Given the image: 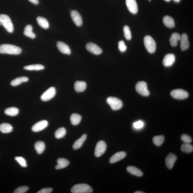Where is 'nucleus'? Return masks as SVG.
Listing matches in <instances>:
<instances>
[{
	"mask_svg": "<svg viewBox=\"0 0 193 193\" xmlns=\"http://www.w3.org/2000/svg\"><path fill=\"white\" fill-rule=\"evenodd\" d=\"M22 50L19 47L10 44H3L0 45V53L18 55Z\"/></svg>",
	"mask_w": 193,
	"mask_h": 193,
	"instance_id": "1",
	"label": "nucleus"
},
{
	"mask_svg": "<svg viewBox=\"0 0 193 193\" xmlns=\"http://www.w3.org/2000/svg\"><path fill=\"white\" fill-rule=\"evenodd\" d=\"M0 25H2L7 31L10 33L14 31L12 23L10 18L7 15H0Z\"/></svg>",
	"mask_w": 193,
	"mask_h": 193,
	"instance_id": "2",
	"label": "nucleus"
},
{
	"mask_svg": "<svg viewBox=\"0 0 193 193\" xmlns=\"http://www.w3.org/2000/svg\"><path fill=\"white\" fill-rule=\"evenodd\" d=\"M92 191L89 185L84 183L75 185L71 189V191L73 193H90Z\"/></svg>",
	"mask_w": 193,
	"mask_h": 193,
	"instance_id": "3",
	"label": "nucleus"
},
{
	"mask_svg": "<svg viewBox=\"0 0 193 193\" xmlns=\"http://www.w3.org/2000/svg\"><path fill=\"white\" fill-rule=\"evenodd\" d=\"M144 46L147 51L150 53L155 52L156 44L153 39L150 36H146L144 39Z\"/></svg>",
	"mask_w": 193,
	"mask_h": 193,
	"instance_id": "4",
	"label": "nucleus"
},
{
	"mask_svg": "<svg viewBox=\"0 0 193 193\" xmlns=\"http://www.w3.org/2000/svg\"><path fill=\"white\" fill-rule=\"evenodd\" d=\"M107 103L113 110H118L122 108L123 103L120 100L115 97H109L107 99Z\"/></svg>",
	"mask_w": 193,
	"mask_h": 193,
	"instance_id": "5",
	"label": "nucleus"
},
{
	"mask_svg": "<svg viewBox=\"0 0 193 193\" xmlns=\"http://www.w3.org/2000/svg\"><path fill=\"white\" fill-rule=\"evenodd\" d=\"M136 90L137 92L141 95L148 96L150 95L149 90L147 89V84L144 81L139 82L136 86Z\"/></svg>",
	"mask_w": 193,
	"mask_h": 193,
	"instance_id": "6",
	"label": "nucleus"
},
{
	"mask_svg": "<svg viewBox=\"0 0 193 193\" xmlns=\"http://www.w3.org/2000/svg\"><path fill=\"white\" fill-rule=\"evenodd\" d=\"M171 95L172 97L177 100L186 99L188 96V92L182 89H176L172 90Z\"/></svg>",
	"mask_w": 193,
	"mask_h": 193,
	"instance_id": "7",
	"label": "nucleus"
},
{
	"mask_svg": "<svg viewBox=\"0 0 193 193\" xmlns=\"http://www.w3.org/2000/svg\"><path fill=\"white\" fill-rule=\"evenodd\" d=\"M107 145L103 141H100L97 143L96 147L94 154L96 157H100L105 153Z\"/></svg>",
	"mask_w": 193,
	"mask_h": 193,
	"instance_id": "8",
	"label": "nucleus"
},
{
	"mask_svg": "<svg viewBox=\"0 0 193 193\" xmlns=\"http://www.w3.org/2000/svg\"><path fill=\"white\" fill-rule=\"evenodd\" d=\"M56 90L54 87H51L42 94L41 99L43 101H47L53 98L55 95Z\"/></svg>",
	"mask_w": 193,
	"mask_h": 193,
	"instance_id": "9",
	"label": "nucleus"
},
{
	"mask_svg": "<svg viewBox=\"0 0 193 193\" xmlns=\"http://www.w3.org/2000/svg\"><path fill=\"white\" fill-rule=\"evenodd\" d=\"M86 48L88 51L95 55H100L102 52L101 48L93 43H89L87 44Z\"/></svg>",
	"mask_w": 193,
	"mask_h": 193,
	"instance_id": "10",
	"label": "nucleus"
},
{
	"mask_svg": "<svg viewBox=\"0 0 193 193\" xmlns=\"http://www.w3.org/2000/svg\"><path fill=\"white\" fill-rule=\"evenodd\" d=\"M71 15L73 22L77 26H81L83 24V21L81 16L78 11L73 10L71 11Z\"/></svg>",
	"mask_w": 193,
	"mask_h": 193,
	"instance_id": "11",
	"label": "nucleus"
},
{
	"mask_svg": "<svg viewBox=\"0 0 193 193\" xmlns=\"http://www.w3.org/2000/svg\"><path fill=\"white\" fill-rule=\"evenodd\" d=\"M127 8L131 13L136 14L138 12V8L136 0H125Z\"/></svg>",
	"mask_w": 193,
	"mask_h": 193,
	"instance_id": "12",
	"label": "nucleus"
},
{
	"mask_svg": "<svg viewBox=\"0 0 193 193\" xmlns=\"http://www.w3.org/2000/svg\"><path fill=\"white\" fill-rule=\"evenodd\" d=\"M48 121L42 120L36 123L32 126V130L34 132H40L44 130L48 125Z\"/></svg>",
	"mask_w": 193,
	"mask_h": 193,
	"instance_id": "13",
	"label": "nucleus"
},
{
	"mask_svg": "<svg viewBox=\"0 0 193 193\" xmlns=\"http://www.w3.org/2000/svg\"><path fill=\"white\" fill-rule=\"evenodd\" d=\"M175 61V56L173 54H168L165 56L163 60L164 66L169 67L172 66Z\"/></svg>",
	"mask_w": 193,
	"mask_h": 193,
	"instance_id": "14",
	"label": "nucleus"
},
{
	"mask_svg": "<svg viewBox=\"0 0 193 193\" xmlns=\"http://www.w3.org/2000/svg\"><path fill=\"white\" fill-rule=\"evenodd\" d=\"M177 159V157L176 156L171 153L167 156L166 159L165 163L168 168L169 169L172 168Z\"/></svg>",
	"mask_w": 193,
	"mask_h": 193,
	"instance_id": "15",
	"label": "nucleus"
},
{
	"mask_svg": "<svg viewBox=\"0 0 193 193\" xmlns=\"http://www.w3.org/2000/svg\"><path fill=\"white\" fill-rule=\"evenodd\" d=\"M58 49L63 54L67 55H70L71 54V50L68 45L63 42L59 41L57 44Z\"/></svg>",
	"mask_w": 193,
	"mask_h": 193,
	"instance_id": "16",
	"label": "nucleus"
},
{
	"mask_svg": "<svg viewBox=\"0 0 193 193\" xmlns=\"http://www.w3.org/2000/svg\"><path fill=\"white\" fill-rule=\"evenodd\" d=\"M126 156V154L125 152L121 151L117 152L112 156L109 160L110 163H116L124 159Z\"/></svg>",
	"mask_w": 193,
	"mask_h": 193,
	"instance_id": "17",
	"label": "nucleus"
},
{
	"mask_svg": "<svg viewBox=\"0 0 193 193\" xmlns=\"http://www.w3.org/2000/svg\"><path fill=\"white\" fill-rule=\"evenodd\" d=\"M181 48L183 51L188 49L189 47V42L188 36L186 33H183L181 36Z\"/></svg>",
	"mask_w": 193,
	"mask_h": 193,
	"instance_id": "18",
	"label": "nucleus"
},
{
	"mask_svg": "<svg viewBox=\"0 0 193 193\" xmlns=\"http://www.w3.org/2000/svg\"><path fill=\"white\" fill-rule=\"evenodd\" d=\"M57 165L55 166V168L57 169H59L65 168L68 166L69 162L68 160L65 158H59L57 160Z\"/></svg>",
	"mask_w": 193,
	"mask_h": 193,
	"instance_id": "19",
	"label": "nucleus"
},
{
	"mask_svg": "<svg viewBox=\"0 0 193 193\" xmlns=\"http://www.w3.org/2000/svg\"><path fill=\"white\" fill-rule=\"evenodd\" d=\"M86 83L84 81H77L74 85V89L77 92H83L86 89Z\"/></svg>",
	"mask_w": 193,
	"mask_h": 193,
	"instance_id": "20",
	"label": "nucleus"
},
{
	"mask_svg": "<svg viewBox=\"0 0 193 193\" xmlns=\"http://www.w3.org/2000/svg\"><path fill=\"white\" fill-rule=\"evenodd\" d=\"M181 36L177 33H173L171 35L169 41L172 47H176L178 44V42L181 40Z\"/></svg>",
	"mask_w": 193,
	"mask_h": 193,
	"instance_id": "21",
	"label": "nucleus"
},
{
	"mask_svg": "<svg viewBox=\"0 0 193 193\" xmlns=\"http://www.w3.org/2000/svg\"><path fill=\"white\" fill-rule=\"evenodd\" d=\"M127 170L129 173L132 175L138 177H141L143 173L140 169L133 166H129L127 168Z\"/></svg>",
	"mask_w": 193,
	"mask_h": 193,
	"instance_id": "22",
	"label": "nucleus"
},
{
	"mask_svg": "<svg viewBox=\"0 0 193 193\" xmlns=\"http://www.w3.org/2000/svg\"><path fill=\"white\" fill-rule=\"evenodd\" d=\"M87 137L86 134H84L74 143L73 146V148L74 150H77L80 148L82 146L84 142L85 141Z\"/></svg>",
	"mask_w": 193,
	"mask_h": 193,
	"instance_id": "23",
	"label": "nucleus"
},
{
	"mask_svg": "<svg viewBox=\"0 0 193 193\" xmlns=\"http://www.w3.org/2000/svg\"><path fill=\"white\" fill-rule=\"evenodd\" d=\"M163 23L165 26L169 28H173L175 26V21L171 17L165 16L163 19Z\"/></svg>",
	"mask_w": 193,
	"mask_h": 193,
	"instance_id": "24",
	"label": "nucleus"
},
{
	"mask_svg": "<svg viewBox=\"0 0 193 193\" xmlns=\"http://www.w3.org/2000/svg\"><path fill=\"white\" fill-rule=\"evenodd\" d=\"M29 79L26 77H18L11 81V86H16L19 85L22 83L28 82Z\"/></svg>",
	"mask_w": 193,
	"mask_h": 193,
	"instance_id": "25",
	"label": "nucleus"
},
{
	"mask_svg": "<svg viewBox=\"0 0 193 193\" xmlns=\"http://www.w3.org/2000/svg\"><path fill=\"white\" fill-rule=\"evenodd\" d=\"M24 34L25 36L34 39L36 37V34L33 32V27L31 25H28L25 27L24 31Z\"/></svg>",
	"mask_w": 193,
	"mask_h": 193,
	"instance_id": "26",
	"label": "nucleus"
},
{
	"mask_svg": "<svg viewBox=\"0 0 193 193\" xmlns=\"http://www.w3.org/2000/svg\"><path fill=\"white\" fill-rule=\"evenodd\" d=\"M34 147L37 153L41 154L43 153L45 150V144L41 141H38L35 144Z\"/></svg>",
	"mask_w": 193,
	"mask_h": 193,
	"instance_id": "27",
	"label": "nucleus"
},
{
	"mask_svg": "<svg viewBox=\"0 0 193 193\" xmlns=\"http://www.w3.org/2000/svg\"><path fill=\"white\" fill-rule=\"evenodd\" d=\"M13 130V127L9 123H3L0 125V131L2 133L7 134L11 132Z\"/></svg>",
	"mask_w": 193,
	"mask_h": 193,
	"instance_id": "28",
	"label": "nucleus"
},
{
	"mask_svg": "<svg viewBox=\"0 0 193 193\" xmlns=\"http://www.w3.org/2000/svg\"><path fill=\"white\" fill-rule=\"evenodd\" d=\"M81 116L77 113H73L71 115L70 121L72 124L74 125H78L81 120Z\"/></svg>",
	"mask_w": 193,
	"mask_h": 193,
	"instance_id": "29",
	"label": "nucleus"
},
{
	"mask_svg": "<svg viewBox=\"0 0 193 193\" xmlns=\"http://www.w3.org/2000/svg\"><path fill=\"white\" fill-rule=\"evenodd\" d=\"M6 115L11 116H15L18 115L19 113V109L18 108L11 107L7 108L5 111Z\"/></svg>",
	"mask_w": 193,
	"mask_h": 193,
	"instance_id": "30",
	"label": "nucleus"
},
{
	"mask_svg": "<svg viewBox=\"0 0 193 193\" xmlns=\"http://www.w3.org/2000/svg\"><path fill=\"white\" fill-rule=\"evenodd\" d=\"M38 24L41 27L47 29L49 27V24L48 21L46 18L41 17H39L36 19Z\"/></svg>",
	"mask_w": 193,
	"mask_h": 193,
	"instance_id": "31",
	"label": "nucleus"
},
{
	"mask_svg": "<svg viewBox=\"0 0 193 193\" xmlns=\"http://www.w3.org/2000/svg\"><path fill=\"white\" fill-rule=\"evenodd\" d=\"M24 68L27 70L40 71L43 70L45 68V67L41 65L36 64L27 65L24 67Z\"/></svg>",
	"mask_w": 193,
	"mask_h": 193,
	"instance_id": "32",
	"label": "nucleus"
},
{
	"mask_svg": "<svg viewBox=\"0 0 193 193\" xmlns=\"http://www.w3.org/2000/svg\"><path fill=\"white\" fill-rule=\"evenodd\" d=\"M165 138L163 135L154 136L153 138V142L154 144L158 146H160L163 144Z\"/></svg>",
	"mask_w": 193,
	"mask_h": 193,
	"instance_id": "33",
	"label": "nucleus"
},
{
	"mask_svg": "<svg viewBox=\"0 0 193 193\" xmlns=\"http://www.w3.org/2000/svg\"><path fill=\"white\" fill-rule=\"evenodd\" d=\"M66 134V130L64 127H61L58 129L55 133V136L56 138L60 139L62 138L65 136Z\"/></svg>",
	"mask_w": 193,
	"mask_h": 193,
	"instance_id": "34",
	"label": "nucleus"
},
{
	"mask_svg": "<svg viewBox=\"0 0 193 193\" xmlns=\"http://www.w3.org/2000/svg\"><path fill=\"white\" fill-rule=\"evenodd\" d=\"M181 150L182 152H186V153H191L193 151V147L189 144L185 143L181 146Z\"/></svg>",
	"mask_w": 193,
	"mask_h": 193,
	"instance_id": "35",
	"label": "nucleus"
},
{
	"mask_svg": "<svg viewBox=\"0 0 193 193\" xmlns=\"http://www.w3.org/2000/svg\"><path fill=\"white\" fill-rule=\"evenodd\" d=\"M125 37L127 40H130L132 38V35L130 28L128 26H125L123 28Z\"/></svg>",
	"mask_w": 193,
	"mask_h": 193,
	"instance_id": "36",
	"label": "nucleus"
},
{
	"mask_svg": "<svg viewBox=\"0 0 193 193\" xmlns=\"http://www.w3.org/2000/svg\"><path fill=\"white\" fill-rule=\"evenodd\" d=\"M15 160L18 162L21 166L23 167H27V164L26 160L22 157H16L15 158Z\"/></svg>",
	"mask_w": 193,
	"mask_h": 193,
	"instance_id": "37",
	"label": "nucleus"
},
{
	"mask_svg": "<svg viewBox=\"0 0 193 193\" xmlns=\"http://www.w3.org/2000/svg\"><path fill=\"white\" fill-rule=\"evenodd\" d=\"M29 190L28 187L27 186H22L19 187L14 190V193H24Z\"/></svg>",
	"mask_w": 193,
	"mask_h": 193,
	"instance_id": "38",
	"label": "nucleus"
},
{
	"mask_svg": "<svg viewBox=\"0 0 193 193\" xmlns=\"http://www.w3.org/2000/svg\"><path fill=\"white\" fill-rule=\"evenodd\" d=\"M118 46L119 51L122 52H124L126 51L127 48V46L125 45L124 42L123 40H121L119 42Z\"/></svg>",
	"mask_w": 193,
	"mask_h": 193,
	"instance_id": "39",
	"label": "nucleus"
},
{
	"mask_svg": "<svg viewBox=\"0 0 193 193\" xmlns=\"http://www.w3.org/2000/svg\"><path fill=\"white\" fill-rule=\"evenodd\" d=\"M181 140L185 143L190 144L192 141V138L190 136L185 134H183L181 137Z\"/></svg>",
	"mask_w": 193,
	"mask_h": 193,
	"instance_id": "40",
	"label": "nucleus"
},
{
	"mask_svg": "<svg viewBox=\"0 0 193 193\" xmlns=\"http://www.w3.org/2000/svg\"><path fill=\"white\" fill-rule=\"evenodd\" d=\"M133 126L136 129L141 128L144 126V123L141 121H139L134 122Z\"/></svg>",
	"mask_w": 193,
	"mask_h": 193,
	"instance_id": "41",
	"label": "nucleus"
},
{
	"mask_svg": "<svg viewBox=\"0 0 193 193\" xmlns=\"http://www.w3.org/2000/svg\"><path fill=\"white\" fill-rule=\"evenodd\" d=\"M53 189L51 188H42L37 193H50L52 192Z\"/></svg>",
	"mask_w": 193,
	"mask_h": 193,
	"instance_id": "42",
	"label": "nucleus"
},
{
	"mask_svg": "<svg viewBox=\"0 0 193 193\" xmlns=\"http://www.w3.org/2000/svg\"><path fill=\"white\" fill-rule=\"evenodd\" d=\"M29 1L35 5H38L39 3L38 0H29Z\"/></svg>",
	"mask_w": 193,
	"mask_h": 193,
	"instance_id": "43",
	"label": "nucleus"
},
{
	"mask_svg": "<svg viewBox=\"0 0 193 193\" xmlns=\"http://www.w3.org/2000/svg\"><path fill=\"white\" fill-rule=\"evenodd\" d=\"M176 3H179L181 1V0H173Z\"/></svg>",
	"mask_w": 193,
	"mask_h": 193,
	"instance_id": "44",
	"label": "nucleus"
},
{
	"mask_svg": "<svg viewBox=\"0 0 193 193\" xmlns=\"http://www.w3.org/2000/svg\"><path fill=\"white\" fill-rule=\"evenodd\" d=\"M135 193H144L142 191H137L135 192Z\"/></svg>",
	"mask_w": 193,
	"mask_h": 193,
	"instance_id": "45",
	"label": "nucleus"
},
{
	"mask_svg": "<svg viewBox=\"0 0 193 193\" xmlns=\"http://www.w3.org/2000/svg\"><path fill=\"white\" fill-rule=\"evenodd\" d=\"M165 1L166 2H169L171 0H165Z\"/></svg>",
	"mask_w": 193,
	"mask_h": 193,
	"instance_id": "46",
	"label": "nucleus"
},
{
	"mask_svg": "<svg viewBox=\"0 0 193 193\" xmlns=\"http://www.w3.org/2000/svg\"><path fill=\"white\" fill-rule=\"evenodd\" d=\"M149 1H150V0H149Z\"/></svg>",
	"mask_w": 193,
	"mask_h": 193,
	"instance_id": "47",
	"label": "nucleus"
}]
</instances>
